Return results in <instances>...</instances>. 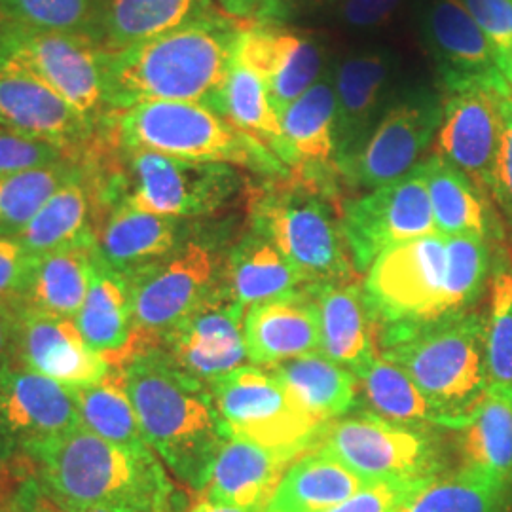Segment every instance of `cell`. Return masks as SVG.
<instances>
[{
  "label": "cell",
  "mask_w": 512,
  "mask_h": 512,
  "mask_svg": "<svg viewBox=\"0 0 512 512\" xmlns=\"http://www.w3.org/2000/svg\"><path fill=\"white\" fill-rule=\"evenodd\" d=\"M33 258L16 238H0V298H14L21 293Z\"/></svg>",
  "instance_id": "obj_49"
},
{
  "label": "cell",
  "mask_w": 512,
  "mask_h": 512,
  "mask_svg": "<svg viewBox=\"0 0 512 512\" xmlns=\"http://www.w3.org/2000/svg\"><path fill=\"white\" fill-rule=\"evenodd\" d=\"M179 512H262V511H247V509H236V507H226V505H217L205 499H198L196 503L188 505L186 509Z\"/></svg>",
  "instance_id": "obj_54"
},
{
  "label": "cell",
  "mask_w": 512,
  "mask_h": 512,
  "mask_svg": "<svg viewBox=\"0 0 512 512\" xmlns=\"http://www.w3.org/2000/svg\"><path fill=\"white\" fill-rule=\"evenodd\" d=\"M416 484L418 482L368 484L338 507L325 512H401L406 495Z\"/></svg>",
  "instance_id": "obj_47"
},
{
  "label": "cell",
  "mask_w": 512,
  "mask_h": 512,
  "mask_svg": "<svg viewBox=\"0 0 512 512\" xmlns=\"http://www.w3.org/2000/svg\"><path fill=\"white\" fill-rule=\"evenodd\" d=\"M224 287L245 311L308 289L285 255L251 228L230 245Z\"/></svg>",
  "instance_id": "obj_31"
},
{
  "label": "cell",
  "mask_w": 512,
  "mask_h": 512,
  "mask_svg": "<svg viewBox=\"0 0 512 512\" xmlns=\"http://www.w3.org/2000/svg\"><path fill=\"white\" fill-rule=\"evenodd\" d=\"M118 370L150 450L169 475L200 495L226 440L209 387L169 365L156 349L129 355Z\"/></svg>",
  "instance_id": "obj_3"
},
{
  "label": "cell",
  "mask_w": 512,
  "mask_h": 512,
  "mask_svg": "<svg viewBox=\"0 0 512 512\" xmlns=\"http://www.w3.org/2000/svg\"><path fill=\"white\" fill-rule=\"evenodd\" d=\"M8 300L14 310V366L69 387L97 384L114 370L86 344L74 317L35 310L16 298Z\"/></svg>",
  "instance_id": "obj_18"
},
{
  "label": "cell",
  "mask_w": 512,
  "mask_h": 512,
  "mask_svg": "<svg viewBox=\"0 0 512 512\" xmlns=\"http://www.w3.org/2000/svg\"><path fill=\"white\" fill-rule=\"evenodd\" d=\"M315 446L366 484L421 482L442 469L437 444L423 427L385 420L372 412L330 421Z\"/></svg>",
  "instance_id": "obj_11"
},
{
  "label": "cell",
  "mask_w": 512,
  "mask_h": 512,
  "mask_svg": "<svg viewBox=\"0 0 512 512\" xmlns=\"http://www.w3.org/2000/svg\"><path fill=\"white\" fill-rule=\"evenodd\" d=\"M0 126L74 156H84L103 135L37 74L12 57H0Z\"/></svg>",
  "instance_id": "obj_17"
},
{
  "label": "cell",
  "mask_w": 512,
  "mask_h": 512,
  "mask_svg": "<svg viewBox=\"0 0 512 512\" xmlns=\"http://www.w3.org/2000/svg\"><path fill=\"white\" fill-rule=\"evenodd\" d=\"M80 512H126V511H116V509H86V511H80Z\"/></svg>",
  "instance_id": "obj_55"
},
{
  "label": "cell",
  "mask_w": 512,
  "mask_h": 512,
  "mask_svg": "<svg viewBox=\"0 0 512 512\" xmlns=\"http://www.w3.org/2000/svg\"><path fill=\"white\" fill-rule=\"evenodd\" d=\"M494 46L501 71L512 86V0H461Z\"/></svg>",
  "instance_id": "obj_44"
},
{
  "label": "cell",
  "mask_w": 512,
  "mask_h": 512,
  "mask_svg": "<svg viewBox=\"0 0 512 512\" xmlns=\"http://www.w3.org/2000/svg\"><path fill=\"white\" fill-rule=\"evenodd\" d=\"M296 403L321 425L348 416L359 399V380L321 351L270 366Z\"/></svg>",
  "instance_id": "obj_33"
},
{
  "label": "cell",
  "mask_w": 512,
  "mask_h": 512,
  "mask_svg": "<svg viewBox=\"0 0 512 512\" xmlns=\"http://www.w3.org/2000/svg\"><path fill=\"white\" fill-rule=\"evenodd\" d=\"M80 425L74 387L12 366L0 380V488L33 446Z\"/></svg>",
  "instance_id": "obj_15"
},
{
  "label": "cell",
  "mask_w": 512,
  "mask_h": 512,
  "mask_svg": "<svg viewBox=\"0 0 512 512\" xmlns=\"http://www.w3.org/2000/svg\"><path fill=\"white\" fill-rule=\"evenodd\" d=\"M245 25L219 14L118 52H105L112 114L145 103H200L222 114V93Z\"/></svg>",
  "instance_id": "obj_2"
},
{
  "label": "cell",
  "mask_w": 512,
  "mask_h": 512,
  "mask_svg": "<svg viewBox=\"0 0 512 512\" xmlns=\"http://www.w3.org/2000/svg\"><path fill=\"white\" fill-rule=\"evenodd\" d=\"M380 355L401 366L439 412L442 427L458 429L484 401L486 317L478 311L425 323L385 325L378 330Z\"/></svg>",
  "instance_id": "obj_5"
},
{
  "label": "cell",
  "mask_w": 512,
  "mask_h": 512,
  "mask_svg": "<svg viewBox=\"0 0 512 512\" xmlns=\"http://www.w3.org/2000/svg\"><path fill=\"white\" fill-rule=\"evenodd\" d=\"M243 338L249 365L262 368L319 351V321L310 289L249 308Z\"/></svg>",
  "instance_id": "obj_28"
},
{
  "label": "cell",
  "mask_w": 512,
  "mask_h": 512,
  "mask_svg": "<svg viewBox=\"0 0 512 512\" xmlns=\"http://www.w3.org/2000/svg\"><path fill=\"white\" fill-rule=\"evenodd\" d=\"M222 116L270 148L291 169V148L283 133L281 116L275 110L264 82L236 61L222 93Z\"/></svg>",
  "instance_id": "obj_38"
},
{
  "label": "cell",
  "mask_w": 512,
  "mask_h": 512,
  "mask_svg": "<svg viewBox=\"0 0 512 512\" xmlns=\"http://www.w3.org/2000/svg\"><path fill=\"white\" fill-rule=\"evenodd\" d=\"M310 294L319 321V351L357 374L378 355L380 329L365 287L349 279L313 287Z\"/></svg>",
  "instance_id": "obj_27"
},
{
  "label": "cell",
  "mask_w": 512,
  "mask_h": 512,
  "mask_svg": "<svg viewBox=\"0 0 512 512\" xmlns=\"http://www.w3.org/2000/svg\"><path fill=\"white\" fill-rule=\"evenodd\" d=\"M499 107H501V118H503V133H501V147H499V156L495 165L492 198L512 232V93L501 97Z\"/></svg>",
  "instance_id": "obj_46"
},
{
  "label": "cell",
  "mask_w": 512,
  "mask_h": 512,
  "mask_svg": "<svg viewBox=\"0 0 512 512\" xmlns=\"http://www.w3.org/2000/svg\"><path fill=\"white\" fill-rule=\"evenodd\" d=\"M330 0H266L258 23H275L287 18L298 6H323Z\"/></svg>",
  "instance_id": "obj_53"
},
{
  "label": "cell",
  "mask_w": 512,
  "mask_h": 512,
  "mask_svg": "<svg viewBox=\"0 0 512 512\" xmlns=\"http://www.w3.org/2000/svg\"><path fill=\"white\" fill-rule=\"evenodd\" d=\"M266 0H215L220 12L228 18L236 19L241 25H255L260 21V14Z\"/></svg>",
  "instance_id": "obj_52"
},
{
  "label": "cell",
  "mask_w": 512,
  "mask_h": 512,
  "mask_svg": "<svg viewBox=\"0 0 512 512\" xmlns=\"http://www.w3.org/2000/svg\"><path fill=\"white\" fill-rule=\"evenodd\" d=\"M110 137L126 148L158 152L198 164L230 165L266 179H287L291 169L255 137L200 103L160 101L118 112Z\"/></svg>",
  "instance_id": "obj_6"
},
{
  "label": "cell",
  "mask_w": 512,
  "mask_h": 512,
  "mask_svg": "<svg viewBox=\"0 0 512 512\" xmlns=\"http://www.w3.org/2000/svg\"><path fill=\"white\" fill-rule=\"evenodd\" d=\"M12 330H14L12 304L8 298H0V380L14 366Z\"/></svg>",
  "instance_id": "obj_51"
},
{
  "label": "cell",
  "mask_w": 512,
  "mask_h": 512,
  "mask_svg": "<svg viewBox=\"0 0 512 512\" xmlns=\"http://www.w3.org/2000/svg\"><path fill=\"white\" fill-rule=\"evenodd\" d=\"M103 215L92 158L86 152L80 171L55 190L16 239L33 256L90 243L97 241Z\"/></svg>",
  "instance_id": "obj_26"
},
{
  "label": "cell",
  "mask_w": 512,
  "mask_h": 512,
  "mask_svg": "<svg viewBox=\"0 0 512 512\" xmlns=\"http://www.w3.org/2000/svg\"><path fill=\"white\" fill-rule=\"evenodd\" d=\"M234 61L264 82L279 116L325 76L323 46L306 33L275 23L243 27Z\"/></svg>",
  "instance_id": "obj_21"
},
{
  "label": "cell",
  "mask_w": 512,
  "mask_h": 512,
  "mask_svg": "<svg viewBox=\"0 0 512 512\" xmlns=\"http://www.w3.org/2000/svg\"><path fill=\"white\" fill-rule=\"evenodd\" d=\"M393 73L395 55L389 50L349 54L330 73L336 95V167L359 152L384 116Z\"/></svg>",
  "instance_id": "obj_22"
},
{
  "label": "cell",
  "mask_w": 512,
  "mask_h": 512,
  "mask_svg": "<svg viewBox=\"0 0 512 512\" xmlns=\"http://www.w3.org/2000/svg\"><path fill=\"white\" fill-rule=\"evenodd\" d=\"M365 293L378 325H410L473 311V298L439 232L391 247L366 270Z\"/></svg>",
  "instance_id": "obj_9"
},
{
  "label": "cell",
  "mask_w": 512,
  "mask_h": 512,
  "mask_svg": "<svg viewBox=\"0 0 512 512\" xmlns=\"http://www.w3.org/2000/svg\"><path fill=\"white\" fill-rule=\"evenodd\" d=\"M0 57L25 65L99 131L109 126L114 114L105 95V50L90 38L0 19Z\"/></svg>",
  "instance_id": "obj_12"
},
{
  "label": "cell",
  "mask_w": 512,
  "mask_h": 512,
  "mask_svg": "<svg viewBox=\"0 0 512 512\" xmlns=\"http://www.w3.org/2000/svg\"><path fill=\"white\" fill-rule=\"evenodd\" d=\"M200 222L162 217L116 203L105 211L99 224L97 251L112 270L129 279L171 255L196 232Z\"/></svg>",
  "instance_id": "obj_24"
},
{
  "label": "cell",
  "mask_w": 512,
  "mask_h": 512,
  "mask_svg": "<svg viewBox=\"0 0 512 512\" xmlns=\"http://www.w3.org/2000/svg\"><path fill=\"white\" fill-rule=\"evenodd\" d=\"M420 169L439 234L484 239L494 236L486 192L480 190L473 179L437 154L423 158Z\"/></svg>",
  "instance_id": "obj_36"
},
{
  "label": "cell",
  "mask_w": 512,
  "mask_h": 512,
  "mask_svg": "<svg viewBox=\"0 0 512 512\" xmlns=\"http://www.w3.org/2000/svg\"><path fill=\"white\" fill-rule=\"evenodd\" d=\"M512 490L475 469L459 465L418 482L403 501L401 512H507Z\"/></svg>",
  "instance_id": "obj_37"
},
{
  "label": "cell",
  "mask_w": 512,
  "mask_h": 512,
  "mask_svg": "<svg viewBox=\"0 0 512 512\" xmlns=\"http://www.w3.org/2000/svg\"><path fill=\"white\" fill-rule=\"evenodd\" d=\"M245 194L249 228L285 255L308 289L349 281L357 272L340 211L325 190L291 175L266 179Z\"/></svg>",
  "instance_id": "obj_7"
},
{
  "label": "cell",
  "mask_w": 512,
  "mask_h": 512,
  "mask_svg": "<svg viewBox=\"0 0 512 512\" xmlns=\"http://www.w3.org/2000/svg\"><path fill=\"white\" fill-rule=\"evenodd\" d=\"M78 158L61 148L0 128V177Z\"/></svg>",
  "instance_id": "obj_45"
},
{
  "label": "cell",
  "mask_w": 512,
  "mask_h": 512,
  "mask_svg": "<svg viewBox=\"0 0 512 512\" xmlns=\"http://www.w3.org/2000/svg\"><path fill=\"white\" fill-rule=\"evenodd\" d=\"M355 376L366 401L374 410L372 414L414 427H442L439 412L429 404L420 387L412 382L401 366L387 361L382 355H376Z\"/></svg>",
  "instance_id": "obj_39"
},
{
  "label": "cell",
  "mask_w": 512,
  "mask_h": 512,
  "mask_svg": "<svg viewBox=\"0 0 512 512\" xmlns=\"http://www.w3.org/2000/svg\"><path fill=\"white\" fill-rule=\"evenodd\" d=\"M340 220L353 266L361 274L391 247L437 232L420 164L393 183L346 200Z\"/></svg>",
  "instance_id": "obj_14"
},
{
  "label": "cell",
  "mask_w": 512,
  "mask_h": 512,
  "mask_svg": "<svg viewBox=\"0 0 512 512\" xmlns=\"http://www.w3.org/2000/svg\"><path fill=\"white\" fill-rule=\"evenodd\" d=\"M444 97L429 90H416L397 99L338 175L357 190H376L410 173L437 137L442 122Z\"/></svg>",
  "instance_id": "obj_13"
},
{
  "label": "cell",
  "mask_w": 512,
  "mask_h": 512,
  "mask_svg": "<svg viewBox=\"0 0 512 512\" xmlns=\"http://www.w3.org/2000/svg\"><path fill=\"white\" fill-rule=\"evenodd\" d=\"M230 245L222 224L202 220L171 255L129 277L135 325L129 355L154 348L169 330L219 291Z\"/></svg>",
  "instance_id": "obj_8"
},
{
  "label": "cell",
  "mask_w": 512,
  "mask_h": 512,
  "mask_svg": "<svg viewBox=\"0 0 512 512\" xmlns=\"http://www.w3.org/2000/svg\"><path fill=\"white\" fill-rule=\"evenodd\" d=\"M486 315V363L490 385L512 389V262L505 249L492 262Z\"/></svg>",
  "instance_id": "obj_42"
},
{
  "label": "cell",
  "mask_w": 512,
  "mask_h": 512,
  "mask_svg": "<svg viewBox=\"0 0 512 512\" xmlns=\"http://www.w3.org/2000/svg\"><path fill=\"white\" fill-rule=\"evenodd\" d=\"M245 313L222 285L198 310L148 349H156L169 365L209 387L249 361L243 338Z\"/></svg>",
  "instance_id": "obj_16"
},
{
  "label": "cell",
  "mask_w": 512,
  "mask_h": 512,
  "mask_svg": "<svg viewBox=\"0 0 512 512\" xmlns=\"http://www.w3.org/2000/svg\"><path fill=\"white\" fill-rule=\"evenodd\" d=\"M505 95L509 93L482 86L442 93L444 110L435 137L433 154L458 167L490 196L503 133L499 101Z\"/></svg>",
  "instance_id": "obj_20"
},
{
  "label": "cell",
  "mask_w": 512,
  "mask_h": 512,
  "mask_svg": "<svg viewBox=\"0 0 512 512\" xmlns=\"http://www.w3.org/2000/svg\"><path fill=\"white\" fill-rule=\"evenodd\" d=\"M27 473L65 512L116 509L179 512L186 495L150 448H129L76 427L33 446L18 475ZM16 475V476H18Z\"/></svg>",
  "instance_id": "obj_1"
},
{
  "label": "cell",
  "mask_w": 512,
  "mask_h": 512,
  "mask_svg": "<svg viewBox=\"0 0 512 512\" xmlns=\"http://www.w3.org/2000/svg\"><path fill=\"white\" fill-rule=\"evenodd\" d=\"M82 427L101 439L129 448H150L118 366L101 382L74 387Z\"/></svg>",
  "instance_id": "obj_40"
},
{
  "label": "cell",
  "mask_w": 512,
  "mask_h": 512,
  "mask_svg": "<svg viewBox=\"0 0 512 512\" xmlns=\"http://www.w3.org/2000/svg\"><path fill=\"white\" fill-rule=\"evenodd\" d=\"M86 344L112 366H120L133 346V304L128 277L112 270L99 251L82 308L74 317Z\"/></svg>",
  "instance_id": "obj_29"
},
{
  "label": "cell",
  "mask_w": 512,
  "mask_h": 512,
  "mask_svg": "<svg viewBox=\"0 0 512 512\" xmlns=\"http://www.w3.org/2000/svg\"><path fill=\"white\" fill-rule=\"evenodd\" d=\"M219 14L215 0H101L97 44L118 52Z\"/></svg>",
  "instance_id": "obj_30"
},
{
  "label": "cell",
  "mask_w": 512,
  "mask_h": 512,
  "mask_svg": "<svg viewBox=\"0 0 512 512\" xmlns=\"http://www.w3.org/2000/svg\"><path fill=\"white\" fill-rule=\"evenodd\" d=\"M209 393L226 437L300 456L325 427L300 408L270 368L239 366L209 384Z\"/></svg>",
  "instance_id": "obj_10"
},
{
  "label": "cell",
  "mask_w": 512,
  "mask_h": 512,
  "mask_svg": "<svg viewBox=\"0 0 512 512\" xmlns=\"http://www.w3.org/2000/svg\"><path fill=\"white\" fill-rule=\"evenodd\" d=\"M291 148V175L336 198V95L332 74L325 73L308 92L281 112Z\"/></svg>",
  "instance_id": "obj_23"
},
{
  "label": "cell",
  "mask_w": 512,
  "mask_h": 512,
  "mask_svg": "<svg viewBox=\"0 0 512 512\" xmlns=\"http://www.w3.org/2000/svg\"><path fill=\"white\" fill-rule=\"evenodd\" d=\"M296 458L298 456L291 452L226 437L209 469L200 499L226 507L264 512L281 476Z\"/></svg>",
  "instance_id": "obj_25"
},
{
  "label": "cell",
  "mask_w": 512,
  "mask_h": 512,
  "mask_svg": "<svg viewBox=\"0 0 512 512\" xmlns=\"http://www.w3.org/2000/svg\"><path fill=\"white\" fill-rule=\"evenodd\" d=\"M97 241L57 249L33 258L18 302L55 315L76 317L90 289Z\"/></svg>",
  "instance_id": "obj_34"
},
{
  "label": "cell",
  "mask_w": 512,
  "mask_h": 512,
  "mask_svg": "<svg viewBox=\"0 0 512 512\" xmlns=\"http://www.w3.org/2000/svg\"><path fill=\"white\" fill-rule=\"evenodd\" d=\"M365 486L344 463L313 446L289 465L264 512L330 511Z\"/></svg>",
  "instance_id": "obj_32"
},
{
  "label": "cell",
  "mask_w": 512,
  "mask_h": 512,
  "mask_svg": "<svg viewBox=\"0 0 512 512\" xmlns=\"http://www.w3.org/2000/svg\"><path fill=\"white\" fill-rule=\"evenodd\" d=\"M103 211L124 203L162 217L209 220L245 192L236 167L198 164L118 145L109 129L92 150Z\"/></svg>",
  "instance_id": "obj_4"
},
{
  "label": "cell",
  "mask_w": 512,
  "mask_h": 512,
  "mask_svg": "<svg viewBox=\"0 0 512 512\" xmlns=\"http://www.w3.org/2000/svg\"><path fill=\"white\" fill-rule=\"evenodd\" d=\"M99 14L101 0H0L2 21L37 31L90 38L95 44Z\"/></svg>",
  "instance_id": "obj_43"
},
{
  "label": "cell",
  "mask_w": 512,
  "mask_h": 512,
  "mask_svg": "<svg viewBox=\"0 0 512 512\" xmlns=\"http://www.w3.org/2000/svg\"><path fill=\"white\" fill-rule=\"evenodd\" d=\"M403 0H342L340 18L357 31H370L387 25Z\"/></svg>",
  "instance_id": "obj_50"
},
{
  "label": "cell",
  "mask_w": 512,
  "mask_h": 512,
  "mask_svg": "<svg viewBox=\"0 0 512 512\" xmlns=\"http://www.w3.org/2000/svg\"><path fill=\"white\" fill-rule=\"evenodd\" d=\"M82 158L0 177V238H18L55 190L80 171Z\"/></svg>",
  "instance_id": "obj_41"
},
{
  "label": "cell",
  "mask_w": 512,
  "mask_h": 512,
  "mask_svg": "<svg viewBox=\"0 0 512 512\" xmlns=\"http://www.w3.org/2000/svg\"><path fill=\"white\" fill-rule=\"evenodd\" d=\"M421 33L437 65L442 93L469 86L512 93L494 46L461 0H431L421 16Z\"/></svg>",
  "instance_id": "obj_19"
},
{
  "label": "cell",
  "mask_w": 512,
  "mask_h": 512,
  "mask_svg": "<svg viewBox=\"0 0 512 512\" xmlns=\"http://www.w3.org/2000/svg\"><path fill=\"white\" fill-rule=\"evenodd\" d=\"M0 512H65L40 490L27 473L12 478L0 488Z\"/></svg>",
  "instance_id": "obj_48"
},
{
  "label": "cell",
  "mask_w": 512,
  "mask_h": 512,
  "mask_svg": "<svg viewBox=\"0 0 512 512\" xmlns=\"http://www.w3.org/2000/svg\"><path fill=\"white\" fill-rule=\"evenodd\" d=\"M456 431L461 465L512 490V389L490 385L484 401Z\"/></svg>",
  "instance_id": "obj_35"
}]
</instances>
